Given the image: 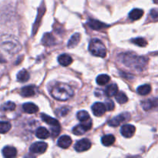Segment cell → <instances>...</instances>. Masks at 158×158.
I'll return each instance as SVG.
<instances>
[{
  "mask_svg": "<svg viewBox=\"0 0 158 158\" xmlns=\"http://www.w3.org/2000/svg\"><path fill=\"white\" fill-rule=\"evenodd\" d=\"M151 16L152 17L153 19L158 20V9H152V10L151 11Z\"/></svg>",
  "mask_w": 158,
  "mask_h": 158,
  "instance_id": "obj_35",
  "label": "cell"
},
{
  "mask_svg": "<svg viewBox=\"0 0 158 158\" xmlns=\"http://www.w3.org/2000/svg\"><path fill=\"white\" fill-rule=\"evenodd\" d=\"M15 109V104L13 102L8 101L5 103L2 106H1V110L2 111H12Z\"/></svg>",
  "mask_w": 158,
  "mask_h": 158,
  "instance_id": "obj_31",
  "label": "cell"
},
{
  "mask_svg": "<svg viewBox=\"0 0 158 158\" xmlns=\"http://www.w3.org/2000/svg\"><path fill=\"white\" fill-rule=\"evenodd\" d=\"M36 93L35 91V87L33 86H24L21 89V95L23 97H32L34 96Z\"/></svg>",
  "mask_w": 158,
  "mask_h": 158,
  "instance_id": "obj_15",
  "label": "cell"
},
{
  "mask_svg": "<svg viewBox=\"0 0 158 158\" xmlns=\"http://www.w3.org/2000/svg\"><path fill=\"white\" fill-rule=\"evenodd\" d=\"M136 127L134 125L131 124H125L121 127L120 129V133L122 135L126 138H131L135 134Z\"/></svg>",
  "mask_w": 158,
  "mask_h": 158,
  "instance_id": "obj_10",
  "label": "cell"
},
{
  "mask_svg": "<svg viewBox=\"0 0 158 158\" xmlns=\"http://www.w3.org/2000/svg\"><path fill=\"white\" fill-rule=\"evenodd\" d=\"M77 117L80 122L87 121V120H89V119H90L89 114L85 110L79 111L77 114Z\"/></svg>",
  "mask_w": 158,
  "mask_h": 158,
  "instance_id": "obj_28",
  "label": "cell"
},
{
  "mask_svg": "<svg viewBox=\"0 0 158 158\" xmlns=\"http://www.w3.org/2000/svg\"><path fill=\"white\" fill-rule=\"evenodd\" d=\"M133 43L136 44L137 46H140V47H145V46L148 45V42L145 39L141 38V37H138V38H136V39H133L132 40Z\"/></svg>",
  "mask_w": 158,
  "mask_h": 158,
  "instance_id": "obj_32",
  "label": "cell"
},
{
  "mask_svg": "<svg viewBox=\"0 0 158 158\" xmlns=\"http://www.w3.org/2000/svg\"><path fill=\"white\" fill-rule=\"evenodd\" d=\"M47 148V143L43 141H39L32 143L30 146L29 151L32 154H43L46 151Z\"/></svg>",
  "mask_w": 158,
  "mask_h": 158,
  "instance_id": "obj_8",
  "label": "cell"
},
{
  "mask_svg": "<svg viewBox=\"0 0 158 158\" xmlns=\"http://www.w3.org/2000/svg\"><path fill=\"white\" fill-rule=\"evenodd\" d=\"M17 154V151L15 148L11 146H6L2 149V155L6 158L15 157Z\"/></svg>",
  "mask_w": 158,
  "mask_h": 158,
  "instance_id": "obj_14",
  "label": "cell"
},
{
  "mask_svg": "<svg viewBox=\"0 0 158 158\" xmlns=\"http://www.w3.org/2000/svg\"><path fill=\"white\" fill-rule=\"evenodd\" d=\"M23 110L26 114H32L38 111V106L33 103H26L23 105Z\"/></svg>",
  "mask_w": 158,
  "mask_h": 158,
  "instance_id": "obj_17",
  "label": "cell"
},
{
  "mask_svg": "<svg viewBox=\"0 0 158 158\" xmlns=\"http://www.w3.org/2000/svg\"><path fill=\"white\" fill-rule=\"evenodd\" d=\"M89 51L94 56L104 58L106 56V49L104 44L98 39H94L89 44Z\"/></svg>",
  "mask_w": 158,
  "mask_h": 158,
  "instance_id": "obj_4",
  "label": "cell"
},
{
  "mask_svg": "<svg viewBox=\"0 0 158 158\" xmlns=\"http://www.w3.org/2000/svg\"><path fill=\"white\" fill-rule=\"evenodd\" d=\"M92 111L93 114L96 116V117H101L103 114L106 113V108L105 104L103 103H100V102H97L94 103L92 106Z\"/></svg>",
  "mask_w": 158,
  "mask_h": 158,
  "instance_id": "obj_11",
  "label": "cell"
},
{
  "mask_svg": "<svg viewBox=\"0 0 158 158\" xmlns=\"http://www.w3.org/2000/svg\"><path fill=\"white\" fill-rule=\"evenodd\" d=\"M115 97L117 103H119L120 104H123V103H126L128 101L127 97L126 94L123 92L117 93V95L115 96Z\"/></svg>",
  "mask_w": 158,
  "mask_h": 158,
  "instance_id": "obj_29",
  "label": "cell"
},
{
  "mask_svg": "<svg viewBox=\"0 0 158 158\" xmlns=\"http://www.w3.org/2000/svg\"><path fill=\"white\" fill-rule=\"evenodd\" d=\"M130 119H131V114L129 113H122V114H119L117 117L110 120L109 122H108V125L111 127H117L121 124V123H123V122L128 121Z\"/></svg>",
  "mask_w": 158,
  "mask_h": 158,
  "instance_id": "obj_7",
  "label": "cell"
},
{
  "mask_svg": "<svg viewBox=\"0 0 158 158\" xmlns=\"http://www.w3.org/2000/svg\"><path fill=\"white\" fill-rule=\"evenodd\" d=\"M80 40V33H75L74 35H73L71 36V38L69 39V42H68V47L69 48H73L76 46H77V44L79 43Z\"/></svg>",
  "mask_w": 158,
  "mask_h": 158,
  "instance_id": "obj_25",
  "label": "cell"
},
{
  "mask_svg": "<svg viewBox=\"0 0 158 158\" xmlns=\"http://www.w3.org/2000/svg\"><path fill=\"white\" fill-rule=\"evenodd\" d=\"M119 59L125 66L137 71L143 70L148 63L147 57L137 56L134 52L121 53L119 56Z\"/></svg>",
  "mask_w": 158,
  "mask_h": 158,
  "instance_id": "obj_1",
  "label": "cell"
},
{
  "mask_svg": "<svg viewBox=\"0 0 158 158\" xmlns=\"http://www.w3.org/2000/svg\"><path fill=\"white\" fill-rule=\"evenodd\" d=\"M42 43L45 46H52L55 44V38L52 36L51 33H46L43 38L42 39Z\"/></svg>",
  "mask_w": 158,
  "mask_h": 158,
  "instance_id": "obj_23",
  "label": "cell"
},
{
  "mask_svg": "<svg viewBox=\"0 0 158 158\" xmlns=\"http://www.w3.org/2000/svg\"><path fill=\"white\" fill-rule=\"evenodd\" d=\"M91 146H92V143L90 140H88L87 138H83L76 143L74 148L77 152H83V151H88L91 148Z\"/></svg>",
  "mask_w": 158,
  "mask_h": 158,
  "instance_id": "obj_9",
  "label": "cell"
},
{
  "mask_svg": "<svg viewBox=\"0 0 158 158\" xmlns=\"http://www.w3.org/2000/svg\"><path fill=\"white\" fill-rule=\"evenodd\" d=\"M29 73L26 69H22L17 74V80L19 82L21 83H25V82L28 81L29 79Z\"/></svg>",
  "mask_w": 158,
  "mask_h": 158,
  "instance_id": "obj_24",
  "label": "cell"
},
{
  "mask_svg": "<svg viewBox=\"0 0 158 158\" xmlns=\"http://www.w3.org/2000/svg\"><path fill=\"white\" fill-rule=\"evenodd\" d=\"M41 119L43 121L47 124L51 126V131H52V136L53 137H56L60 132V124L59 121L56 119L52 118V117H49V116L46 115L45 114H41Z\"/></svg>",
  "mask_w": 158,
  "mask_h": 158,
  "instance_id": "obj_5",
  "label": "cell"
},
{
  "mask_svg": "<svg viewBox=\"0 0 158 158\" xmlns=\"http://www.w3.org/2000/svg\"><path fill=\"white\" fill-rule=\"evenodd\" d=\"M143 11L140 9H134L129 13V18L131 20H138L143 16Z\"/></svg>",
  "mask_w": 158,
  "mask_h": 158,
  "instance_id": "obj_22",
  "label": "cell"
},
{
  "mask_svg": "<svg viewBox=\"0 0 158 158\" xmlns=\"http://www.w3.org/2000/svg\"><path fill=\"white\" fill-rule=\"evenodd\" d=\"M35 135L38 137L39 139H42V140H44V139L48 138V137L50 136V133L49 132L46 128L43 127H40L38 129L36 130V132H35Z\"/></svg>",
  "mask_w": 158,
  "mask_h": 158,
  "instance_id": "obj_20",
  "label": "cell"
},
{
  "mask_svg": "<svg viewBox=\"0 0 158 158\" xmlns=\"http://www.w3.org/2000/svg\"><path fill=\"white\" fill-rule=\"evenodd\" d=\"M105 106H106V110H113L115 107V105H114V103L111 100H106L105 101Z\"/></svg>",
  "mask_w": 158,
  "mask_h": 158,
  "instance_id": "obj_33",
  "label": "cell"
},
{
  "mask_svg": "<svg viewBox=\"0 0 158 158\" xmlns=\"http://www.w3.org/2000/svg\"><path fill=\"white\" fill-rule=\"evenodd\" d=\"M141 106L144 110H150L154 108H158V98L143 100L141 103Z\"/></svg>",
  "mask_w": 158,
  "mask_h": 158,
  "instance_id": "obj_12",
  "label": "cell"
},
{
  "mask_svg": "<svg viewBox=\"0 0 158 158\" xmlns=\"http://www.w3.org/2000/svg\"><path fill=\"white\" fill-rule=\"evenodd\" d=\"M117 93H118V86L115 83L110 84L109 86H106V89H105V94L108 97H114V96L117 95Z\"/></svg>",
  "mask_w": 158,
  "mask_h": 158,
  "instance_id": "obj_19",
  "label": "cell"
},
{
  "mask_svg": "<svg viewBox=\"0 0 158 158\" xmlns=\"http://www.w3.org/2000/svg\"><path fill=\"white\" fill-rule=\"evenodd\" d=\"M58 62L61 66H67L72 64L73 59L68 54H62V55L59 56L58 57Z\"/></svg>",
  "mask_w": 158,
  "mask_h": 158,
  "instance_id": "obj_16",
  "label": "cell"
},
{
  "mask_svg": "<svg viewBox=\"0 0 158 158\" xmlns=\"http://www.w3.org/2000/svg\"><path fill=\"white\" fill-rule=\"evenodd\" d=\"M59 110H60L59 115H60V116H66V114L69 113V109L68 107H62V108H60Z\"/></svg>",
  "mask_w": 158,
  "mask_h": 158,
  "instance_id": "obj_34",
  "label": "cell"
},
{
  "mask_svg": "<svg viewBox=\"0 0 158 158\" xmlns=\"http://www.w3.org/2000/svg\"><path fill=\"white\" fill-rule=\"evenodd\" d=\"M115 142V137L114 135L111 134H107V135L103 136L101 138V143L103 146L110 147L113 145Z\"/></svg>",
  "mask_w": 158,
  "mask_h": 158,
  "instance_id": "obj_21",
  "label": "cell"
},
{
  "mask_svg": "<svg viewBox=\"0 0 158 158\" xmlns=\"http://www.w3.org/2000/svg\"><path fill=\"white\" fill-rule=\"evenodd\" d=\"M91 127H92V120H91V119H89L87 121L81 122V124L77 125L73 129V133L77 136L83 135L86 131H89Z\"/></svg>",
  "mask_w": 158,
  "mask_h": 158,
  "instance_id": "obj_6",
  "label": "cell"
},
{
  "mask_svg": "<svg viewBox=\"0 0 158 158\" xmlns=\"http://www.w3.org/2000/svg\"><path fill=\"white\" fill-rule=\"evenodd\" d=\"M57 144L60 148H63V149H66L69 148L71 144H72V139L69 136L63 135L59 138L58 141H57Z\"/></svg>",
  "mask_w": 158,
  "mask_h": 158,
  "instance_id": "obj_13",
  "label": "cell"
},
{
  "mask_svg": "<svg viewBox=\"0 0 158 158\" xmlns=\"http://www.w3.org/2000/svg\"><path fill=\"white\" fill-rule=\"evenodd\" d=\"M11 129V123L6 121H0V134H6Z\"/></svg>",
  "mask_w": 158,
  "mask_h": 158,
  "instance_id": "obj_30",
  "label": "cell"
},
{
  "mask_svg": "<svg viewBox=\"0 0 158 158\" xmlns=\"http://www.w3.org/2000/svg\"><path fill=\"white\" fill-rule=\"evenodd\" d=\"M51 95L56 100L60 101H66L73 97L74 91L69 85L60 83L52 88Z\"/></svg>",
  "mask_w": 158,
  "mask_h": 158,
  "instance_id": "obj_3",
  "label": "cell"
},
{
  "mask_svg": "<svg viewBox=\"0 0 158 158\" xmlns=\"http://www.w3.org/2000/svg\"><path fill=\"white\" fill-rule=\"evenodd\" d=\"M87 24L91 29H94V30H100V29H102L107 26L106 25H105L104 23L95 19H89V21L87 22Z\"/></svg>",
  "mask_w": 158,
  "mask_h": 158,
  "instance_id": "obj_18",
  "label": "cell"
},
{
  "mask_svg": "<svg viewBox=\"0 0 158 158\" xmlns=\"http://www.w3.org/2000/svg\"><path fill=\"white\" fill-rule=\"evenodd\" d=\"M19 43L12 40H6L0 43V62L5 63L20 50Z\"/></svg>",
  "mask_w": 158,
  "mask_h": 158,
  "instance_id": "obj_2",
  "label": "cell"
},
{
  "mask_svg": "<svg viewBox=\"0 0 158 158\" xmlns=\"http://www.w3.org/2000/svg\"><path fill=\"white\" fill-rule=\"evenodd\" d=\"M137 93L141 96H146L149 94L151 91V86L149 84H144L140 86L137 89Z\"/></svg>",
  "mask_w": 158,
  "mask_h": 158,
  "instance_id": "obj_26",
  "label": "cell"
},
{
  "mask_svg": "<svg viewBox=\"0 0 158 158\" xmlns=\"http://www.w3.org/2000/svg\"><path fill=\"white\" fill-rule=\"evenodd\" d=\"M110 80V78L106 74H100L97 77V83L100 86H104L106 83H108Z\"/></svg>",
  "mask_w": 158,
  "mask_h": 158,
  "instance_id": "obj_27",
  "label": "cell"
}]
</instances>
